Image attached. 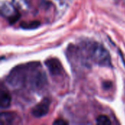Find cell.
I'll return each instance as SVG.
<instances>
[{
    "instance_id": "6da1fadb",
    "label": "cell",
    "mask_w": 125,
    "mask_h": 125,
    "mask_svg": "<svg viewBox=\"0 0 125 125\" xmlns=\"http://www.w3.org/2000/svg\"><path fill=\"white\" fill-rule=\"evenodd\" d=\"M45 77L37 63L15 67L8 75L7 81L14 87L23 86L28 83L34 89L42 88L45 82Z\"/></svg>"
},
{
    "instance_id": "7a4b0ae2",
    "label": "cell",
    "mask_w": 125,
    "mask_h": 125,
    "mask_svg": "<svg viewBox=\"0 0 125 125\" xmlns=\"http://www.w3.org/2000/svg\"><path fill=\"white\" fill-rule=\"evenodd\" d=\"M80 53L84 55L83 57H87L96 64L103 67H111V59L108 51L100 44L97 42H88L79 48Z\"/></svg>"
},
{
    "instance_id": "3957f363",
    "label": "cell",
    "mask_w": 125,
    "mask_h": 125,
    "mask_svg": "<svg viewBox=\"0 0 125 125\" xmlns=\"http://www.w3.org/2000/svg\"><path fill=\"white\" fill-rule=\"evenodd\" d=\"M50 104L51 101L48 98L43 99L41 102L35 105V106L31 109V114L37 118H40L45 116L49 111Z\"/></svg>"
},
{
    "instance_id": "277c9868",
    "label": "cell",
    "mask_w": 125,
    "mask_h": 125,
    "mask_svg": "<svg viewBox=\"0 0 125 125\" xmlns=\"http://www.w3.org/2000/svg\"><path fill=\"white\" fill-rule=\"evenodd\" d=\"M48 69L52 75H60L63 72V67L59 60L56 59H50L45 62Z\"/></svg>"
},
{
    "instance_id": "5b68a950",
    "label": "cell",
    "mask_w": 125,
    "mask_h": 125,
    "mask_svg": "<svg viewBox=\"0 0 125 125\" xmlns=\"http://www.w3.org/2000/svg\"><path fill=\"white\" fill-rule=\"evenodd\" d=\"M20 120L16 114L12 112H4L1 114V125H13Z\"/></svg>"
},
{
    "instance_id": "8992f818",
    "label": "cell",
    "mask_w": 125,
    "mask_h": 125,
    "mask_svg": "<svg viewBox=\"0 0 125 125\" xmlns=\"http://www.w3.org/2000/svg\"><path fill=\"white\" fill-rule=\"evenodd\" d=\"M0 106L2 109L7 108L11 104V96L7 89H3V86L1 88L0 92Z\"/></svg>"
},
{
    "instance_id": "52a82bcc",
    "label": "cell",
    "mask_w": 125,
    "mask_h": 125,
    "mask_svg": "<svg viewBox=\"0 0 125 125\" xmlns=\"http://www.w3.org/2000/svg\"><path fill=\"white\" fill-rule=\"evenodd\" d=\"M96 122H97V124H98V125H108L111 124V122L110 119L107 116H105V115H100V116H99L97 118Z\"/></svg>"
},
{
    "instance_id": "ba28073f",
    "label": "cell",
    "mask_w": 125,
    "mask_h": 125,
    "mask_svg": "<svg viewBox=\"0 0 125 125\" xmlns=\"http://www.w3.org/2000/svg\"><path fill=\"white\" fill-rule=\"evenodd\" d=\"M53 124L54 125H67V124H68V122H66V121H64V120H63V119H56L54 122H53Z\"/></svg>"
}]
</instances>
